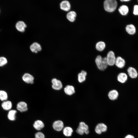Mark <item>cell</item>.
<instances>
[{
    "instance_id": "cell-12",
    "label": "cell",
    "mask_w": 138,
    "mask_h": 138,
    "mask_svg": "<svg viewBox=\"0 0 138 138\" xmlns=\"http://www.w3.org/2000/svg\"><path fill=\"white\" fill-rule=\"evenodd\" d=\"M108 96L110 100H114L118 99L119 96V93L116 89L111 90L109 92Z\"/></svg>"
},
{
    "instance_id": "cell-25",
    "label": "cell",
    "mask_w": 138,
    "mask_h": 138,
    "mask_svg": "<svg viewBox=\"0 0 138 138\" xmlns=\"http://www.w3.org/2000/svg\"><path fill=\"white\" fill-rule=\"evenodd\" d=\"M17 111L15 110H10L8 113L7 117L11 121H14L16 119V114Z\"/></svg>"
},
{
    "instance_id": "cell-3",
    "label": "cell",
    "mask_w": 138,
    "mask_h": 138,
    "mask_svg": "<svg viewBox=\"0 0 138 138\" xmlns=\"http://www.w3.org/2000/svg\"><path fill=\"white\" fill-rule=\"evenodd\" d=\"M106 58L108 65L112 66L115 65L116 57L113 52L112 51H109L107 54Z\"/></svg>"
},
{
    "instance_id": "cell-7",
    "label": "cell",
    "mask_w": 138,
    "mask_h": 138,
    "mask_svg": "<svg viewBox=\"0 0 138 138\" xmlns=\"http://www.w3.org/2000/svg\"><path fill=\"white\" fill-rule=\"evenodd\" d=\"M126 64L125 60L120 56L116 57L115 65L116 66L119 68H122L125 66Z\"/></svg>"
},
{
    "instance_id": "cell-11",
    "label": "cell",
    "mask_w": 138,
    "mask_h": 138,
    "mask_svg": "<svg viewBox=\"0 0 138 138\" xmlns=\"http://www.w3.org/2000/svg\"><path fill=\"white\" fill-rule=\"evenodd\" d=\"M128 76L125 73L122 72L117 75V79L118 82L122 84L125 83L127 81Z\"/></svg>"
},
{
    "instance_id": "cell-30",
    "label": "cell",
    "mask_w": 138,
    "mask_h": 138,
    "mask_svg": "<svg viewBox=\"0 0 138 138\" xmlns=\"http://www.w3.org/2000/svg\"><path fill=\"white\" fill-rule=\"evenodd\" d=\"M35 138H45L44 134L42 132H38L35 133Z\"/></svg>"
},
{
    "instance_id": "cell-6",
    "label": "cell",
    "mask_w": 138,
    "mask_h": 138,
    "mask_svg": "<svg viewBox=\"0 0 138 138\" xmlns=\"http://www.w3.org/2000/svg\"><path fill=\"white\" fill-rule=\"evenodd\" d=\"M30 49L32 52L36 53L41 51L42 50L41 45L37 42H34L32 43L30 45Z\"/></svg>"
},
{
    "instance_id": "cell-27",
    "label": "cell",
    "mask_w": 138,
    "mask_h": 138,
    "mask_svg": "<svg viewBox=\"0 0 138 138\" xmlns=\"http://www.w3.org/2000/svg\"><path fill=\"white\" fill-rule=\"evenodd\" d=\"M79 126L85 130V133L86 134H88L89 133V131L88 130V126L85 122H80L79 123Z\"/></svg>"
},
{
    "instance_id": "cell-1",
    "label": "cell",
    "mask_w": 138,
    "mask_h": 138,
    "mask_svg": "<svg viewBox=\"0 0 138 138\" xmlns=\"http://www.w3.org/2000/svg\"><path fill=\"white\" fill-rule=\"evenodd\" d=\"M95 62L97 68L100 71H104L108 67L106 57H102L100 55H98L96 57Z\"/></svg>"
},
{
    "instance_id": "cell-24",
    "label": "cell",
    "mask_w": 138,
    "mask_h": 138,
    "mask_svg": "<svg viewBox=\"0 0 138 138\" xmlns=\"http://www.w3.org/2000/svg\"><path fill=\"white\" fill-rule=\"evenodd\" d=\"M106 47L105 43L103 41H100L98 42L96 45V48L97 50L99 51H103Z\"/></svg>"
},
{
    "instance_id": "cell-13",
    "label": "cell",
    "mask_w": 138,
    "mask_h": 138,
    "mask_svg": "<svg viewBox=\"0 0 138 138\" xmlns=\"http://www.w3.org/2000/svg\"><path fill=\"white\" fill-rule=\"evenodd\" d=\"M22 79L27 83L32 84L34 83V77L29 73H25L22 77Z\"/></svg>"
},
{
    "instance_id": "cell-16",
    "label": "cell",
    "mask_w": 138,
    "mask_h": 138,
    "mask_svg": "<svg viewBox=\"0 0 138 138\" xmlns=\"http://www.w3.org/2000/svg\"><path fill=\"white\" fill-rule=\"evenodd\" d=\"M17 109L22 112L26 111L28 110L27 104L24 101H21L18 102L17 105Z\"/></svg>"
},
{
    "instance_id": "cell-32",
    "label": "cell",
    "mask_w": 138,
    "mask_h": 138,
    "mask_svg": "<svg viewBox=\"0 0 138 138\" xmlns=\"http://www.w3.org/2000/svg\"><path fill=\"white\" fill-rule=\"evenodd\" d=\"M124 138H134V137L131 135H128L126 136Z\"/></svg>"
},
{
    "instance_id": "cell-14",
    "label": "cell",
    "mask_w": 138,
    "mask_h": 138,
    "mask_svg": "<svg viewBox=\"0 0 138 138\" xmlns=\"http://www.w3.org/2000/svg\"><path fill=\"white\" fill-rule=\"evenodd\" d=\"M125 29L126 32L131 35H134L136 32V27L134 25L132 24L127 25L125 27Z\"/></svg>"
},
{
    "instance_id": "cell-2",
    "label": "cell",
    "mask_w": 138,
    "mask_h": 138,
    "mask_svg": "<svg viewBox=\"0 0 138 138\" xmlns=\"http://www.w3.org/2000/svg\"><path fill=\"white\" fill-rule=\"evenodd\" d=\"M117 5V2L116 0H106L103 3L105 10L109 12H112L115 10Z\"/></svg>"
},
{
    "instance_id": "cell-26",
    "label": "cell",
    "mask_w": 138,
    "mask_h": 138,
    "mask_svg": "<svg viewBox=\"0 0 138 138\" xmlns=\"http://www.w3.org/2000/svg\"><path fill=\"white\" fill-rule=\"evenodd\" d=\"M8 98L7 93L5 91L0 90V100L2 101L6 100Z\"/></svg>"
},
{
    "instance_id": "cell-34",
    "label": "cell",
    "mask_w": 138,
    "mask_h": 138,
    "mask_svg": "<svg viewBox=\"0 0 138 138\" xmlns=\"http://www.w3.org/2000/svg\"><path fill=\"white\" fill-rule=\"evenodd\" d=\"M137 2H138V0L137 1Z\"/></svg>"
},
{
    "instance_id": "cell-23",
    "label": "cell",
    "mask_w": 138,
    "mask_h": 138,
    "mask_svg": "<svg viewBox=\"0 0 138 138\" xmlns=\"http://www.w3.org/2000/svg\"><path fill=\"white\" fill-rule=\"evenodd\" d=\"M2 106L4 109L8 110L12 108V104L10 101H5L2 103Z\"/></svg>"
},
{
    "instance_id": "cell-31",
    "label": "cell",
    "mask_w": 138,
    "mask_h": 138,
    "mask_svg": "<svg viewBox=\"0 0 138 138\" xmlns=\"http://www.w3.org/2000/svg\"><path fill=\"white\" fill-rule=\"evenodd\" d=\"M133 14L135 16H138V5H135L133 7Z\"/></svg>"
},
{
    "instance_id": "cell-21",
    "label": "cell",
    "mask_w": 138,
    "mask_h": 138,
    "mask_svg": "<svg viewBox=\"0 0 138 138\" xmlns=\"http://www.w3.org/2000/svg\"><path fill=\"white\" fill-rule=\"evenodd\" d=\"M33 126L35 129L39 131L44 127V125L42 121L37 120L34 122Z\"/></svg>"
},
{
    "instance_id": "cell-9",
    "label": "cell",
    "mask_w": 138,
    "mask_h": 138,
    "mask_svg": "<svg viewBox=\"0 0 138 138\" xmlns=\"http://www.w3.org/2000/svg\"><path fill=\"white\" fill-rule=\"evenodd\" d=\"M107 129L106 125L103 123H99L96 126L95 131L96 133L98 134H100L102 132H106Z\"/></svg>"
},
{
    "instance_id": "cell-22",
    "label": "cell",
    "mask_w": 138,
    "mask_h": 138,
    "mask_svg": "<svg viewBox=\"0 0 138 138\" xmlns=\"http://www.w3.org/2000/svg\"><path fill=\"white\" fill-rule=\"evenodd\" d=\"M73 132L72 129L71 127L66 126L64 128L63 132L64 135L65 136L69 137L71 136Z\"/></svg>"
},
{
    "instance_id": "cell-18",
    "label": "cell",
    "mask_w": 138,
    "mask_h": 138,
    "mask_svg": "<svg viewBox=\"0 0 138 138\" xmlns=\"http://www.w3.org/2000/svg\"><path fill=\"white\" fill-rule=\"evenodd\" d=\"M87 75V72L84 70H82L78 74V80L80 83L84 82L86 79V76Z\"/></svg>"
},
{
    "instance_id": "cell-15",
    "label": "cell",
    "mask_w": 138,
    "mask_h": 138,
    "mask_svg": "<svg viewBox=\"0 0 138 138\" xmlns=\"http://www.w3.org/2000/svg\"><path fill=\"white\" fill-rule=\"evenodd\" d=\"M76 16L77 14L75 12L71 11L67 14L66 17L68 20L71 22H73L75 20Z\"/></svg>"
},
{
    "instance_id": "cell-33",
    "label": "cell",
    "mask_w": 138,
    "mask_h": 138,
    "mask_svg": "<svg viewBox=\"0 0 138 138\" xmlns=\"http://www.w3.org/2000/svg\"><path fill=\"white\" fill-rule=\"evenodd\" d=\"M121 1L123 2H129L130 1V0H121L120 1Z\"/></svg>"
},
{
    "instance_id": "cell-29",
    "label": "cell",
    "mask_w": 138,
    "mask_h": 138,
    "mask_svg": "<svg viewBox=\"0 0 138 138\" xmlns=\"http://www.w3.org/2000/svg\"><path fill=\"white\" fill-rule=\"evenodd\" d=\"M85 131L84 129L79 126L76 130V132L80 135L83 134L85 133Z\"/></svg>"
},
{
    "instance_id": "cell-17",
    "label": "cell",
    "mask_w": 138,
    "mask_h": 138,
    "mask_svg": "<svg viewBox=\"0 0 138 138\" xmlns=\"http://www.w3.org/2000/svg\"><path fill=\"white\" fill-rule=\"evenodd\" d=\"M16 27L18 31L23 32L25 31V28L27 27V25L24 21H19L17 23Z\"/></svg>"
},
{
    "instance_id": "cell-10",
    "label": "cell",
    "mask_w": 138,
    "mask_h": 138,
    "mask_svg": "<svg viewBox=\"0 0 138 138\" xmlns=\"http://www.w3.org/2000/svg\"><path fill=\"white\" fill-rule=\"evenodd\" d=\"M52 83V87L55 90H60L62 87V85L61 82L59 80L55 78L51 80Z\"/></svg>"
},
{
    "instance_id": "cell-4",
    "label": "cell",
    "mask_w": 138,
    "mask_h": 138,
    "mask_svg": "<svg viewBox=\"0 0 138 138\" xmlns=\"http://www.w3.org/2000/svg\"><path fill=\"white\" fill-rule=\"evenodd\" d=\"M128 75L131 78H136L138 76V72L137 70L134 67L130 66L127 70Z\"/></svg>"
},
{
    "instance_id": "cell-20",
    "label": "cell",
    "mask_w": 138,
    "mask_h": 138,
    "mask_svg": "<svg viewBox=\"0 0 138 138\" xmlns=\"http://www.w3.org/2000/svg\"><path fill=\"white\" fill-rule=\"evenodd\" d=\"M64 91L65 93L68 95H71L75 92V88L72 85H67L64 88Z\"/></svg>"
},
{
    "instance_id": "cell-19",
    "label": "cell",
    "mask_w": 138,
    "mask_h": 138,
    "mask_svg": "<svg viewBox=\"0 0 138 138\" xmlns=\"http://www.w3.org/2000/svg\"><path fill=\"white\" fill-rule=\"evenodd\" d=\"M118 11L120 14L123 16H126L129 13V9L128 7L125 5H122L118 9Z\"/></svg>"
},
{
    "instance_id": "cell-5",
    "label": "cell",
    "mask_w": 138,
    "mask_h": 138,
    "mask_svg": "<svg viewBox=\"0 0 138 138\" xmlns=\"http://www.w3.org/2000/svg\"><path fill=\"white\" fill-rule=\"evenodd\" d=\"M60 9L65 12H68L71 9V5L70 2L67 0L63 1L60 4Z\"/></svg>"
},
{
    "instance_id": "cell-28",
    "label": "cell",
    "mask_w": 138,
    "mask_h": 138,
    "mask_svg": "<svg viewBox=\"0 0 138 138\" xmlns=\"http://www.w3.org/2000/svg\"><path fill=\"white\" fill-rule=\"evenodd\" d=\"M7 60L5 57H0V66H2L6 64L7 63Z\"/></svg>"
},
{
    "instance_id": "cell-8",
    "label": "cell",
    "mask_w": 138,
    "mask_h": 138,
    "mask_svg": "<svg viewBox=\"0 0 138 138\" xmlns=\"http://www.w3.org/2000/svg\"><path fill=\"white\" fill-rule=\"evenodd\" d=\"M64 126L63 122L60 120L55 121L52 125V127L54 129L57 131H60L63 130Z\"/></svg>"
}]
</instances>
